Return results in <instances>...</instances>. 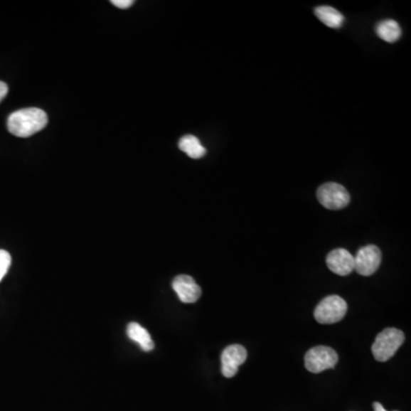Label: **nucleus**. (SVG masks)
Segmentation results:
<instances>
[{
	"label": "nucleus",
	"mask_w": 411,
	"mask_h": 411,
	"mask_svg": "<svg viewBox=\"0 0 411 411\" xmlns=\"http://www.w3.org/2000/svg\"><path fill=\"white\" fill-rule=\"evenodd\" d=\"M48 124L46 112L38 107L15 111L7 120L9 133L18 137H29L43 131Z\"/></svg>",
	"instance_id": "f257e3e1"
},
{
	"label": "nucleus",
	"mask_w": 411,
	"mask_h": 411,
	"mask_svg": "<svg viewBox=\"0 0 411 411\" xmlns=\"http://www.w3.org/2000/svg\"><path fill=\"white\" fill-rule=\"evenodd\" d=\"M405 342V333L397 328H386L377 335L371 351L377 361L385 362L391 359Z\"/></svg>",
	"instance_id": "f03ea898"
},
{
	"label": "nucleus",
	"mask_w": 411,
	"mask_h": 411,
	"mask_svg": "<svg viewBox=\"0 0 411 411\" xmlns=\"http://www.w3.org/2000/svg\"><path fill=\"white\" fill-rule=\"evenodd\" d=\"M305 368L312 374H320L327 369H333L338 362V354L329 346L319 345L307 351L304 358Z\"/></svg>",
	"instance_id": "7ed1b4c3"
},
{
	"label": "nucleus",
	"mask_w": 411,
	"mask_h": 411,
	"mask_svg": "<svg viewBox=\"0 0 411 411\" xmlns=\"http://www.w3.org/2000/svg\"><path fill=\"white\" fill-rule=\"evenodd\" d=\"M348 312L346 301L339 296H328L319 303L314 310V318L321 324H336Z\"/></svg>",
	"instance_id": "20e7f679"
},
{
	"label": "nucleus",
	"mask_w": 411,
	"mask_h": 411,
	"mask_svg": "<svg viewBox=\"0 0 411 411\" xmlns=\"http://www.w3.org/2000/svg\"><path fill=\"white\" fill-rule=\"evenodd\" d=\"M316 197L324 208L331 210L345 208L351 201L348 190L338 183H326L320 186L316 192Z\"/></svg>",
	"instance_id": "39448f33"
},
{
	"label": "nucleus",
	"mask_w": 411,
	"mask_h": 411,
	"mask_svg": "<svg viewBox=\"0 0 411 411\" xmlns=\"http://www.w3.org/2000/svg\"><path fill=\"white\" fill-rule=\"evenodd\" d=\"M382 262V252L375 245L362 247L354 257V271L363 277L374 274Z\"/></svg>",
	"instance_id": "423d86ee"
},
{
	"label": "nucleus",
	"mask_w": 411,
	"mask_h": 411,
	"mask_svg": "<svg viewBox=\"0 0 411 411\" xmlns=\"http://www.w3.org/2000/svg\"><path fill=\"white\" fill-rule=\"evenodd\" d=\"M247 359V350L242 345L233 344L224 348L220 356L222 361V374L226 378L235 376L237 369L245 363Z\"/></svg>",
	"instance_id": "0eeeda50"
},
{
	"label": "nucleus",
	"mask_w": 411,
	"mask_h": 411,
	"mask_svg": "<svg viewBox=\"0 0 411 411\" xmlns=\"http://www.w3.org/2000/svg\"><path fill=\"white\" fill-rule=\"evenodd\" d=\"M173 289L183 303H196L201 296V288L190 275H178L173 281Z\"/></svg>",
	"instance_id": "6e6552de"
},
{
	"label": "nucleus",
	"mask_w": 411,
	"mask_h": 411,
	"mask_svg": "<svg viewBox=\"0 0 411 411\" xmlns=\"http://www.w3.org/2000/svg\"><path fill=\"white\" fill-rule=\"evenodd\" d=\"M327 265L331 272L345 277L354 271V256L343 248L333 250L328 254Z\"/></svg>",
	"instance_id": "1a4fd4ad"
},
{
	"label": "nucleus",
	"mask_w": 411,
	"mask_h": 411,
	"mask_svg": "<svg viewBox=\"0 0 411 411\" xmlns=\"http://www.w3.org/2000/svg\"><path fill=\"white\" fill-rule=\"evenodd\" d=\"M127 335L132 341L137 343L145 352H150V351L154 350V341L151 338L149 331L141 324H137V322H132V324H128Z\"/></svg>",
	"instance_id": "9d476101"
},
{
	"label": "nucleus",
	"mask_w": 411,
	"mask_h": 411,
	"mask_svg": "<svg viewBox=\"0 0 411 411\" xmlns=\"http://www.w3.org/2000/svg\"><path fill=\"white\" fill-rule=\"evenodd\" d=\"M316 16L319 20L321 21L322 23L333 28V29H338L343 26L344 22V16L343 14L331 6H319L314 9Z\"/></svg>",
	"instance_id": "9b49d317"
},
{
	"label": "nucleus",
	"mask_w": 411,
	"mask_h": 411,
	"mask_svg": "<svg viewBox=\"0 0 411 411\" xmlns=\"http://www.w3.org/2000/svg\"><path fill=\"white\" fill-rule=\"evenodd\" d=\"M377 36L386 43H395L401 37V28L397 22L393 20H385L377 24Z\"/></svg>",
	"instance_id": "f8f14e48"
},
{
	"label": "nucleus",
	"mask_w": 411,
	"mask_h": 411,
	"mask_svg": "<svg viewBox=\"0 0 411 411\" xmlns=\"http://www.w3.org/2000/svg\"><path fill=\"white\" fill-rule=\"evenodd\" d=\"M178 148L192 159H200L206 154V149L201 145L198 137L193 135L183 137L178 142Z\"/></svg>",
	"instance_id": "ddd939ff"
},
{
	"label": "nucleus",
	"mask_w": 411,
	"mask_h": 411,
	"mask_svg": "<svg viewBox=\"0 0 411 411\" xmlns=\"http://www.w3.org/2000/svg\"><path fill=\"white\" fill-rule=\"evenodd\" d=\"M12 263V257L6 250H0V281L6 275L9 267Z\"/></svg>",
	"instance_id": "4468645a"
},
{
	"label": "nucleus",
	"mask_w": 411,
	"mask_h": 411,
	"mask_svg": "<svg viewBox=\"0 0 411 411\" xmlns=\"http://www.w3.org/2000/svg\"><path fill=\"white\" fill-rule=\"evenodd\" d=\"M111 3L118 9H129L133 5L134 1L133 0H112Z\"/></svg>",
	"instance_id": "2eb2a0df"
},
{
	"label": "nucleus",
	"mask_w": 411,
	"mask_h": 411,
	"mask_svg": "<svg viewBox=\"0 0 411 411\" xmlns=\"http://www.w3.org/2000/svg\"><path fill=\"white\" fill-rule=\"evenodd\" d=\"M7 93H9V86L3 81H0V102L5 99Z\"/></svg>",
	"instance_id": "dca6fc26"
},
{
	"label": "nucleus",
	"mask_w": 411,
	"mask_h": 411,
	"mask_svg": "<svg viewBox=\"0 0 411 411\" xmlns=\"http://www.w3.org/2000/svg\"><path fill=\"white\" fill-rule=\"evenodd\" d=\"M374 411H388L385 410V408H384V407H383L382 405H380V402H375L374 403ZM397 411V410H395Z\"/></svg>",
	"instance_id": "f3484780"
}]
</instances>
